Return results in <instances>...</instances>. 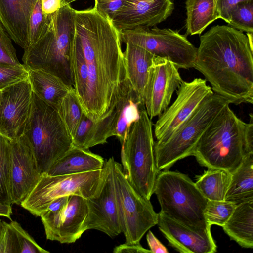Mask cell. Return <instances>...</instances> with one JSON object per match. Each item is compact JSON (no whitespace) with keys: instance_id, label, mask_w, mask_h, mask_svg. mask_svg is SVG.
Returning <instances> with one entry per match:
<instances>
[{"instance_id":"cell-1","label":"cell","mask_w":253,"mask_h":253,"mask_svg":"<svg viewBox=\"0 0 253 253\" xmlns=\"http://www.w3.org/2000/svg\"><path fill=\"white\" fill-rule=\"evenodd\" d=\"M120 32L93 7L75 11L70 63L73 87L92 120L108 109L125 76Z\"/></svg>"},{"instance_id":"cell-2","label":"cell","mask_w":253,"mask_h":253,"mask_svg":"<svg viewBox=\"0 0 253 253\" xmlns=\"http://www.w3.org/2000/svg\"><path fill=\"white\" fill-rule=\"evenodd\" d=\"M253 46L243 31L212 26L200 36L193 68L213 92L238 105L253 103Z\"/></svg>"},{"instance_id":"cell-3","label":"cell","mask_w":253,"mask_h":253,"mask_svg":"<svg viewBox=\"0 0 253 253\" xmlns=\"http://www.w3.org/2000/svg\"><path fill=\"white\" fill-rule=\"evenodd\" d=\"M249 122L226 106L204 131L195 149L198 162L208 169L234 170L244 156L253 153V115Z\"/></svg>"},{"instance_id":"cell-4","label":"cell","mask_w":253,"mask_h":253,"mask_svg":"<svg viewBox=\"0 0 253 253\" xmlns=\"http://www.w3.org/2000/svg\"><path fill=\"white\" fill-rule=\"evenodd\" d=\"M75 10L70 4L50 14L45 31L35 43L24 49L23 65L27 70L41 69L73 87L70 52Z\"/></svg>"},{"instance_id":"cell-5","label":"cell","mask_w":253,"mask_h":253,"mask_svg":"<svg viewBox=\"0 0 253 253\" xmlns=\"http://www.w3.org/2000/svg\"><path fill=\"white\" fill-rule=\"evenodd\" d=\"M29 144L41 173L73 147L72 138L57 110L32 92L29 117L22 134Z\"/></svg>"},{"instance_id":"cell-6","label":"cell","mask_w":253,"mask_h":253,"mask_svg":"<svg viewBox=\"0 0 253 253\" xmlns=\"http://www.w3.org/2000/svg\"><path fill=\"white\" fill-rule=\"evenodd\" d=\"M163 214L198 232H211L204 210L208 200L195 183L179 172L160 171L154 188Z\"/></svg>"},{"instance_id":"cell-7","label":"cell","mask_w":253,"mask_h":253,"mask_svg":"<svg viewBox=\"0 0 253 253\" xmlns=\"http://www.w3.org/2000/svg\"><path fill=\"white\" fill-rule=\"evenodd\" d=\"M152 122L145 108L129 128L122 143L121 157L123 170L129 183L147 199L154 194L160 172L156 165Z\"/></svg>"},{"instance_id":"cell-8","label":"cell","mask_w":253,"mask_h":253,"mask_svg":"<svg viewBox=\"0 0 253 253\" xmlns=\"http://www.w3.org/2000/svg\"><path fill=\"white\" fill-rule=\"evenodd\" d=\"M229 102L213 92L161 144L154 143V156L159 171L169 169L177 161L193 156L201 137L211 122Z\"/></svg>"},{"instance_id":"cell-9","label":"cell","mask_w":253,"mask_h":253,"mask_svg":"<svg viewBox=\"0 0 253 253\" xmlns=\"http://www.w3.org/2000/svg\"><path fill=\"white\" fill-rule=\"evenodd\" d=\"M102 169L81 173L48 175L42 173L38 183L20 204L30 213L40 216L56 199L77 195L85 199L99 191Z\"/></svg>"},{"instance_id":"cell-10","label":"cell","mask_w":253,"mask_h":253,"mask_svg":"<svg viewBox=\"0 0 253 253\" xmlns=\"http://www.w3.org/2000/svg\"><path fill=\"white\" fill-rule=\"evenodd\" d=\"M113 176L119 217L126 242L138 243L158 221L150 202L139 194L129 183L122 166L114 160Z\"/></svg>"},{"instance_id":"cell-11","label":"cell","mask_w":253,"mask_h":253,"mask_svg":"<svg viewBox=\"0 0 253 253\" xmlns=\"http://www.w3.org/2000/svg\"><path fill=\"white\" fill-rule=\"evenodd\" d=\"M120 33L122 42H129L156 57L168 59L178 69L193 68L197 48L177 31L156 26L139 27Z\"/></svg>"},{"instance_id":"cell-12","label":"cell","mask_w":253,"mask_h":253,"mask_svg":"<svg viewBox=\"0 0 253 253\" xmlns=\"http://www.w3.org/2000/svg\"><path fill=\"white\" fill-rule=\"evenodd\" d=\"M114 160L111 157L105 162L98 192L86 199L88 213L83 225L84 232L95 229L111 238L122 233L113 176Z\"/></svg>"},{"instance_id":"cell-13","label":"cell","mask_w":253,"mask_h":253,"mask_svg":"<svg viewBox=\"0 0 253 253\" xmlns=\"http://www.w3.org/2000/svg\"><path fill=\"white\" fill-rule=\"evenodd\" d=\"M173 102L158 117L154 125L155 143L166 141L207 97L213 93L207 81L196 78L183 81Z\"/></svg>"},{"instance_id":"cell-14","label":"cell","mask_w":253,"mask_h":253,"mask_svg":"<svg viewBox=\"0 0 253 253\" xmlns=\"http://www.w3.org/2000/svg\"><path fill=\"white\" fill-rule=\"evenodd\" d=\"M178 70L169 60L154 57L148 69L143 94L145 110L151 120L170 105L174 92L183 81Z\"/></svg>"},{"instance_id":"cell-15","label":"cell","mask_w":253,"mask_h":253,"mask_svg":"<svg viewBox=\"0 0 253 253\" xmlns=\"http://www.w3.org/2000/svg\"><path fill=\"white\" fill-rule=\"evenodd\" d=\"M87 213L86 199L77 195L69 196L66 205L59 210L47 209L40 216L47 239L62 244L75 242L84 232Z\"/></svg>"},{"instance_id":"cell-16","label":"cell","mask_w":253,"mask_h":253,"mask_svg":"<svg viewBox=\"0 0 253 253\" xmlns=\"http://www.w3.org/2000/svg\"><path fill=\"white\" fill-rule=\"evenodd\" d=\"M32 90L28 78L1 91L0 133L11 140L20 137L29 117Z\"/></svg>"},{"instance_id":"cell-17","label":"cell","mask_w":253,"mask_h":253,"mask_svg":"<svg viewBox=\"0 0 253 253\" xmlns=\"http://www.w3.org/2000/svg\"><path fill=\"white\" fill-rule=\"evenodd\" d=\"M11 145L12 203L20 205L35 187L42 173L29 144L23 135L11 140Z\"/></svg>"},{"instance_id":"cell-18","label":"cell","mask_w":253,"mask_h":253,"mask_svg":"<svg viewBox=\"0 0 253 253\" xmlns=\"http://www.w3.org/2000/svg\"><path fill=\"white\" fill-rule=\"evenodd\" d=\"M173 9L171 0H124L112 22L119 32L151 27L166 20Z\"/></svg>"},{"instance_id":"cell-19","label":"cell","mask_w":253,"mask_h":253,"mask_svg":"<svg viewBox=\"0 0 253 253\" xmlns=\"http://www.w3.org/2000/svg\"><path fill=\"white\" fill-rule=\"evenodd\" d=\"M121 96L119 87L114 94L107 111L97 120H92L83 113L72 138L73 146L88 149L107 143L113 136L121 106Z\"/></svg>"},{"instance_id":"cell-20","label":"cell","mask_w":253,"mask_h":253,"mask_svg":"<svg viewBox=\"0 0 253 253\" xmlns=\"http://www.w3.org/2000/svg\"><path fill=\"white\" fill-rule=\"evenodd\" d=\"M157 225L170 246L183 253H213L217 246L211 232L194 230L163 214L158 213Z\"/></svg>"},{"instance_id":"cell-21","label":"cell","mask_w":253,"mask_h":253,"mask_svg":"<svg viewBox=\"0 0 253 253\" xmlns=\"http://www.w3.org/2000/svg\"><path fill=\"white\" fill-rule=\"evenodd\" d=\"M38 0H0V22L24 49L29 45V21Z\"/></svg>"},{"instance_id":"cell-22","label":"cell","mask_w":253,"mask_h":253,"mask_svg":"<svg viewBox=\"0 0 253 253\" xmlns=\"http://www.w3.org/2000/svg\"><path fill=\"white\" fill-rule=\"evenodd\" d=\"M105 161L88 149L73 146L57 160L45 173L56 176L81 173L102 169Z\"/></svg>"},{"instance_id":"cell-23","label":"cell","mask_w":253,"mask_h":253,"mask_svg":"<svg viewBox=\"0 0 253 253\" xmlns=\"http://www.w3.org/2000/svg\"><path fill=\"white\" fill-rule=\"evenodd\" d=\"M125 43L126 48L123 52L125 76L134 90L143 99L148 69L155 56L129 42Z\"/></svg>"},{"instance_id":"cell-24","label":"cell","mask_w":253,"mask_h":253,"mask_svg":"<svg viewBox=\"0 0 253 253\" xmlns=\"http://www.w3.org/2000/svg\"><path fill=\"white\" fill-rule=\"evenodd\" d=\"M28 79L32 92L40 99L56 110L71 88L59 78L41 69L28 70Z\"/></svg>"},{"instance_id":"cell-25","label":"cell","mask_w":253,"mask_h":253,"mask_svg":"<svg viewBox=\"0 0 253 253\" xmlns=\"http://www.w3.org/2000/svg\"><path fill=\"white\" fill-rule=\"evenodd\" d=\"M231 240L245 248H253V200L240 203L222 226Z\"/></svg>"},{"instance_id":"cell-26","label":"cell","mask_w":253,"mask_h":253,"mask_svg":"<svg viewBox=\"0 0 253 253\" xmlns=\"http://www.w3.org/2000/svg\"><path fill=\"white\" fill-rule=\"evenodd\" d=\"M231 174L225 200L236 205L253 200V153L246 154Z\"/></svg>"},{"instance_id":"cell-27","label":"cell","mask_w":253,"mask_h":253,"mask_svg":"<svg viewBox=\"0 0 253 253\" xmlns=\"http://www.w3.org/2000/svg\"><path fill=\"white\" fill-rule=\"evenodd\" d=\"M4 230L0 239V253H49L40 246L16 221H3Z\"/></svg>"},{"instance_id":"cell-28","label":"cell","mask_w":253,"mask_h":253,"mask_svg":"<svg viewBox=\"0 0 253 253\" xmlns=\"http://www.w3.org/2000/svg\"><path fill=\"white\" fill-rule=\"evenodd\" d=\"M186 28L187 35L201 34L218 19L214 0H187Z\"/></svg>"},{"instance_id":"cell-29","label":"cell","mask_w":253,"mask_h":253,"mask_svg":"<svg viewBox=\"0 0 253 253\" xmlns=\"http://www.w3.org/2000/svg\"><path fill=\"white\" fill-rule=\"evenodd\" d=\"M231 172L217 169H208L198 176L196 186L208 200L223 201L231 180Z\"/></svg>"},{"instance_id":"cell-30","label":"cell","mask_w":253,"mask_h":253,"mask_svg":"<svg viewBox=\"0 0 253 253\" xmlns=\"http://www.w3.org/2000/svg\"><path fill=\"white\" fill-rule=\"evenodd\" d=\"M11 140L0 133V201L12 205L10 189Z\"/></svg>"},{"instance_id":"cell-31","label":"cell","mask_w":253,"mask_h":253,"mask_svg":"<svg viewBox=\"0 0 253 253\" xmlns=\"http://www.w3.org/2000/svg\"><path fill=\"white\" fill-rule=\"evenodd\" d=\"M57 110L72 138L84 113L73 87L62 99Z\"/></svg>"},{"instance_id":"cell-32","label":"cell","mask_w":253,"mask_h":253,"mask_svg":"<svg viewBox=\"0 0 253 253\" xmlns=\"http://www.w3.org/2000/svg\"><path fill=\"white\" fill-rule=\"evenodd\" d=\"M236 205L223 201L208 200L204 215L207 222L211 226L216 225L222 227L233 213Z\"/></svg>"},{"instance_id":"cell-33","label":"cell","mask_w":253,"mask_h":253,"mask_svg":"<svg viewBox=\"0 0 253 253\" xmlns=\"http://www.w3.org/2000/svg\"><path fill=\"white\" fill-rule=\"evenodd\" d=\"M228 24L246 33L253 32V1L240 3L230 11Z\"/></svg>"},{"instance_id":"cell-34","label":"cell","mask_w":253,"mask_h":253,"mask_svg":"<svg viewBox=\"0 0 253 253\" xmlns=\"http://www.w3.org/2000/svg\"><path fill=\"white\" fill-rule=\"evenodd\" d=\"M50 15L43 14L41 6V0H38L34 7L29 21V45L42 37L48 24Z\"/></svg>"},{"instance_id":"cell-35","label":"cell","mask_w":253,"mask_h":253,"mask_svg":"<svg viewBox=\"0 0 253 253\" xmlns=\"http://www.w3.org/2000/svg\"><path fill=\"white\" fill-rule=\"evenodd\" d=\"M28 72L23 64L12 65L0 63V91L27 79Z\"/></svg>"},{"instance_id":"cell-36","label":"cell","mask_w":253,"mask_h":253,"mask_svg":"<svg viewBox=\"0 0 253 253\" xmlns=\"http://www.w3.org/2000/svg\"><path fill=\"white\" fill-rule=\"evenodd\" d=\"M11 38L0 22V63L19 65Z\"/></svg>"},{"instance_id":"cell-37","label":"cell","mask_w":253,"mask_h":253,"mask_svg":"<svg viewBox=\"0 0 253 253\" xmlns=\"http://www.w3.org/2000/svg\"><path fill=\"white\" fill-rule=\"evenodd\" d=\"M124 0H95L94 8L111 21L123 6Z\"/></svg>"},{"instance_id":"cell-38","label":"cell","mask_w":253,"mask_h":253,"mask_svg":"<svg viewBox=\"0 0 253 253\" xmlns=\"http://www.w3.org/2000/svg\"><path fill=\"white\" fill-rule=\"evenodd\" d=\"M253 0H214L215 9L218 19H222L227 23L231 10L238 4Z\"/></svg>"},{"instance_id":"cell-39","label":"cell","mask_w":253,"mask_h":253,"mask_svg":"<svg viewBox=\"0 0 253 253\" xmlns=\"http://www.w3.org/2000/svg\"><path fill=\"white\" fill-rule=\"evenodd\" d=\"M75 0H41L42 10L45 15L55 13Z\"/></svg>"},{"instance_id":"cell-40","label":"cell","mask_w":253,"mask_h":253,"mask_svg":"<svg viewBox=\"0 0 253 253\" xmlns=\"http://www.w3.org/2000/svg\"><path fill=\"white\" fill-rule=\"evenodd\" d=\"M114 253H152L150 250L143 248L140 243L125 242L116 246L113 250Z\"/></svg>"},{"instance_id":"cell-41","label":"cell","mask_w":253,"mask_h":253,"mask_svg":"<svg viewBox=\"0 0 253 253\" xmlns=\"http://www.w3.org/2000/svg\"><path fill=\"white\" fill-rule=\"evenodd\" d=\"M146 240L150 250L154 253H168L167 248L161 243L151 230H148Z\"/></svg>"},{"instance_id":"cell-42","label":"cell","mask_w":253,"mask_h":253,"mask_svg":"<svg viewBox=\"0 0 253 253\" xmlns=\"http://www.w3.org/2000/svg\"><path fill=\"white\" fill-rule=\"evenodd\" d=\"M12 214L11 205H8L0 201V216H4L12 220L11 216Z\"/></svg>"},{"instance_id":"cell-43","label":"cell","mask_w":253,"mask_h":253,"mask_svg":"<svg viewBox=\"0 0 253 253\" xmlns=\"http://www.w3.org/2000/svg\"><path fill=\"white\" fill-rule=\"evenodd\" d=\"M3 230H4L3 221H2L1 219H0V239L2 235Z\"/></svg>"},{"instance_id":"cell-44","label":"cell","mask_w":253,"mask_h":253,"mask_svg":"<svg viewBox=\"0 0 253 253\" xmlns=\"http://www.w3.org/2000/svg\"><path fill=\"white\" fill-rule=\"evenodd\" d=\"M1 91H0V99H1Z\"/></svg>"},{"instance_id":"cell-45","label":"cell","mask_w":253,"mask_h":253,"mask_svg":"<svg viewBox=\"0 0 253 253\" xmlns=\"http://www.w3.org/2000/svg\"></svg>"}]
</instances>
